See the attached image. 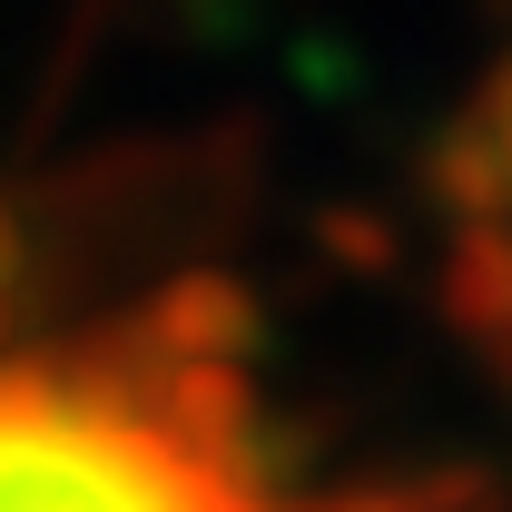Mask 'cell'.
<instances>
[{"instance_id": "1", "label": "cell", "mask_w": 512, "mask_h": 512, "mask_svg": "<svg viewBox=\"0 0 512 512\" xmlns=\"http://www.w3.org/2000/svg\"><path fill=\"white\" fill-rule=\"evenodd\" d=\"M0 512H286L256 463L188 444L128 394L79 375L69 355H30L0 375ZM306 512H424L414 483L335 493Z\"/></svg>"}, {"instance_id": "2", "label": "cell", "mask_w": 512, "mask_h": 512, "mask_svg": "<svg viewBox=\"0 0 512 512\" xmlns=\"http://www.w3.org/2000/svg\"><path fill=\"white\" fill-rule=\"evenodd\" d=\"M434 306L444 325L512 375V217H483V227H453L444 247V276H434Z\"/></svg>"}, {"instance_id": "3", "label": "cell", "mask_w": 512, "mask_h": 512, "mask_svg": "<svg viewBox=\"0 0 512 512\" xmlns=\"http://www.w3.org/2000/svg\"><path fill=\"white\" fill-rule=\"evenodd\" d=\"M473 119L493 128V148H503V178H512V50H503V69L473 89Z\"/></svg>"}, {"instance_id": "4", "label": "cell", "mask_w": 512, "mask_h": 512, "mask_svg": "<svg viewBox=\"0 0 512 512\" xmlns=\"http://www.w3.org/2000/svg\"><path fill=\"white\" fill-rule=\"evenodd\" d=\"M493 10H512V0H493Z\"/></svg>"}]
</instances>
